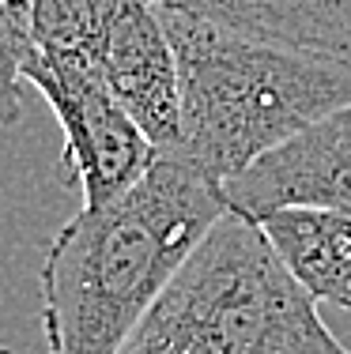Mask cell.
Masks as SVG:
<instances>
[{
  "instance_id": "6da1fadb",
  "label": "cell",
  "mask_w": 351,
  "mask_h": 354,
  "mask_svg": "<svg viewBox=\"0 0 351 354\" xmlns=\"http://www.w3.org/2000/svg\"><path fill=\"white\" fill-rule=\"evenodd\" d=\"M223 212L219 181L186 155H159L121 196L83 204L42 264L49 354H117Z\"/></svg>"
},
{
  "instance_id": "7a4b0ae2",
  "label": "cell",
  "mask_w": 351,
  "mask_h": 354,
  "mask_svg": "<svg viewBox=\"0 0 351 354\" xmlns=\"http://www.w3.org/2000/svg\"><path fill=\"white\" fill-rule=\"evenodd\" d=\"M159 12L181 75L178 155L212 181L223 185L351 102V61L242 35L178 8Z\"/></svg>"
},
{
  "instance_id": "3957f363",
  "label": "cell",
  "mask_w": 351,
  "mask_h": 354,
  "mask_svg": "<svg viewBox=\"0 0 351 354\" xmlns=\"http://www.w3.org/2000/svg\"><path fill=\"white\" fill-rule=\"evenodd\" d=\"M117 354H351L257 218L223 212Z\"/></svg>"
},
{
  "instance_id": "277c9868",
  "label": "cell",
  "mask_w": 351,
  "mask_h": 354,
  "mask_svg": "<svg viewBox=\"0 0 351 354\" xmlns=\"http://www.w3.org/2000/svg\"><path fill=\"white\" fill-rule=\"evenodd\" d=\"M23 83L35 87L64 136V170L83 189V204L95 207L121 196L159 158L132 113L106 87L95 57L35 53L23 64Z\"/></svg>"
},
{
  "instance_id": "5b68a950",
  "label": "cell",
  "mask_w": 351,
  "mask_h": 354,
  "mask_svg": "<svg viewBox=\"0 0 351 354\" xmlns=\"http://www.w3.org/2000/svg\"><path fill=\"white\" fill-rule=\"evenodd\" d=\"M231 212L264 218L283 207L351 215V102L272 147L219 185Z\"/></svg>"
},
{
  "instance_id": "8992f818",
  "label": "cell",
  "mask_w": 351,
  "mask_h": 354,
  "mask_svg": "<svg viewBox=\"0 0 351 354\" xmlns=\"http://www.w3.org/2000/svg\"><path fill=\"white\" fill-rule=\"evenodd\" d=\"M98 68L159 155L181 151V75L155 0H117L98 46Z\"/></svg>"
},
{
  "instance_id": "52a82bcc",
  "label": "cell",
  "mask_w": 351,
  "mask_h": 354,
  "mask_svg": "<svg viewBox=\"0 0 351 354\" xmlns=\"http://www.w3.org/2000/svg\"><path fill=\"white\" fill-rule=\"evenodd\" d=\"M257 223L317 306L332 301L351 309V215L321 207H283Z\"/></svg>"
},
{
  "instance_id": "ba28073f",
  "label": "cell",
  "mask_w": 351,
  "mask_h": 354,
  "mask_svg": "<svg viewBox=\"0 0 351 354\" xmlns=\"http://www.w3.org/2000/svg\"><path fill=\"white\" fill-rule=\"evenodd\" d=\"M117 0H35L30 8V49L35 53L95 57Z\"/></svg>"
},
{
  "instance_id": "9c48e42d",
  "label": "cell",
  "mask_w": 351,
  "mask_h": 354,
  "mask_svg": "<svg viewBox=\"0 0 351 354\" xmlns=\"http://www.w3.org/2000/svg\"><path fill=\"white\" fill-rule=\"evenodd\" d=\"M30 8L35 0H0V129L19 121L23 64L30 57Z\"/></svg>"
}]
</instances>
